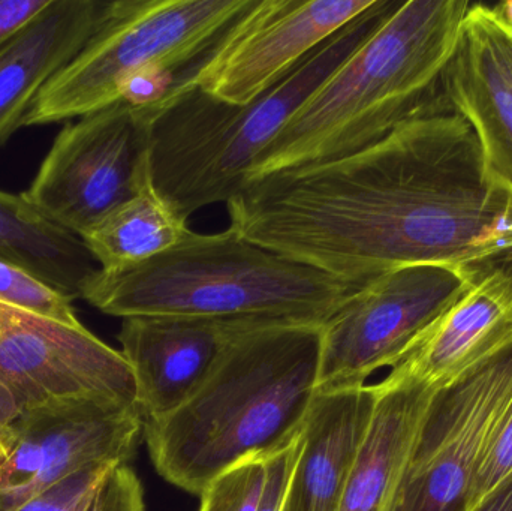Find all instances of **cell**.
<instances>
[{"label":"cell","mask_w":512,"mask_h":511,"mask_svg":"<svg viewBox=\"0 0 512 511\" xmlns=\"http://www.w3.org/2000/svg\"><path fill=\"white\" fill-rule=\"evenodd\" d=\"M363 285L245 239L233 228L201 234L120 272L96 269L80 299L111 317H198L324 326Z\"/></svg>","instance_id":"cell-4"},{"label":"cell","mask_w":512,"mask_h":511,"mask_svg":"<svg viewBox=\"0 0 512 511\" xmlns=\"http://www.w3.org/2000/svg\"><path fill=\"white\" fill-rule=\"evenodd\" d=\"M246 321L168 315L123 318L117 339L134 372L143 422L162 419L182 407Z\"/></svg>","instance_id":"cell-13"},{"label":"cell","mask_w":512,"mask_h":511,"mask_svg":"<svg viewBox=\"0 0 512 511\" xmlns=\"http://www.w3.org/2000/svg\"><path fill=\"white\" fill-rule=\"evenodd\" d=\"M512 474V404L481 458L465 511L477 507Z\"/></svg>","instance_id":"cell-24"},{"label":"cell","mask_w":512,"mask_h":511,"mask_svg":"<svg viewBox=\"0 0 512 511\" xmlns=\"http://www.w3.org/2000/svg\"><path fill=\"white\" fill-rule=\"evenodd\" d=\"M468 282H486L512 309V242L459 266Z\"/></svg>","instance_id":"cell-26"},{"label":"cell","mask_w":512,"mask_h":511,"mask_svg":"<svg viewBox=\"0 0 512 511\" xmlns=\"http://www.w3.org/2000/svg\"><path fill=\"white\" fill-rule=\"evenodd\" d=\"M53 0H0V45L26 29Z\"/></svg>","instance_id":"cell-27"},{"label":"cell","mask_w":512,"mask_h":511,"mask_svg":"<svg viewBox=\"0 0 512 511\" xmlns=\"http://www.w3.org/2000/svg\"><path fill=\"white\" fill-rule=\"evenodd\" d=\"M108 5L53 0L26 29L0 45V146L21 128L42 87L83 50Z\"/></svg>","instance_id":"cell-15"},{"label":"cell","mask_w":512,"mask_h":511,"mask_svg":"<svg viewBox=\"0 0 512 511\" xmlns=\"http://www.w3.org/2000/svg\"><path fill=\"white\" fill-rule=\"evenodd\" d=\"M468 0L397 2L378 29L295 111L246 183L361 152L442 93Z\"/></svg>","instance_id":"cell-3"},{"label":"cell","mask_w":512,"mask_h":511,"mask_svg":"<svg viewBox=\"0 0 512 511\" xmlns=\"http://www.w3.org/2000/svg\"><path fill=\"white\" fill-rule=\"evenodd\" d=\"M303 447V431L291 443L280 447L268 459L267 482L258 511L285 510L289 483Z\"/></svg>","instance_id":"cell-25"},{"label":"cell","mask_w":512,"mask_h":511,"mask_svg":"<svg viewBox=\"0 0 512 511\" xmlns=\"http://www.w3.org/2000/svg\"><path fill=\"white\" fill-rule=\"evenodd\" d=\"M375 2L256 0L219 39L194 83L228 104H251Z\"/></svg>","instance_id":"cell-11"},{"label":"cell","mask_w":512,"mask_h":511,"mask_svg":"<svg viewBox=\"0 0 512 511\" xmlns=\"http://www.w3.org/2000/svg\"><path fill=\"white\" fill-rule=\"evenodd\" d=\"M140 410L98 401L27 408L0 432V511H12L86 468L129 464L143 438Z\"/></svg>","instance_id":"cell-10"},{"label":"cell","mask_w":512,"mask_h":511,"mask_svg":"<svg viewBox=\"0 0 512 511\" xmlns=\"http://www.w3.org/2000/svg\"><path fill=\"white\" fill-rule=\"evenodd\" d=\"M468 288L448 264L399 267L366 282L322 326L318 393L364 386L396 366Z\"/></svg>","instance_id":"cell-8"},{"label":"cell","mask_w":512,"mask_h":511,"mask_svg":"<svg viewBox=\"0 0 512 511\" xmlns=\"http://www.w3.org/2000/svg\"><path fill=\"white\" fill-rule=\"evenodd\" d=\"M256 0H114L83 50L36 96L21 126L71 122L147 77L155 101L194 83L219 39Z\"/></svg>","instance_id":"cell-6"},{"label":"cell","mask_w":512,"mask_h":511,"mask_svg":"<svg viewBox=\"0 0 512 511\" xmlns=\"http://www.w3.org/2000/svg\"><path fill=\"white\" fill-rule=\"evenodd\" d=\"M442 93L477 134L487 173L512 198V86L490 39L483 3L469 9Z\"/></svg>","instance_id":"cell-17"},{"label":"cell","mask_w":512,"mask_h":511,"mask_svg":"<svg viewBox=\"0 0 512 511\" xmlns=\"http://www.w3.org/2000/svg\"><path fill=\"white\" fill-rule=\"evenodd\" d=\"M227 207L245 239L360 285L512 242V198L444 93L373 146L246 183Z\"/></svg>","instance_id":"cell-1"},{"label":"cell","mask_w":512,"mask_h":511,"mask_svg":"<svg viewBox=\"0 0 512 511\" xmlns=\"http://www.w3.org/2000/svg\"><path fill=\"white\" fill-rule=\"evenodd\" d=\"M475 511H512V474Z\"/></svg>","instance_id":"cell-30"},{"label":"cell","mask_w":512,"mask_h":511,"mask_svg":"<svg viewBox=\"0 0 512 511\" xmlns=\"http://www.w3.org/2000/svg\"><path fill=\"white\" fill-rule=\"evenodd\" d=\"M511 345V306L486 282H469L391 372L441 390Z\"/></svg>","instance_id":"cell-18"},{"label":"cell","mask_w":512,"mask_h":511,"mask_svg":"<svg viewBox=\"0 0 512 511\" xmlns=\"http://www.w3.org/2000/svg\"><path fill=\"white\" fill-rule=\"evenodd\" d=\"M188 231V222L165 203L150 182L99 219L80 239L99 269L120 272L173 248Z\"/></svg>","instance_id":"cell-20"},{"label":"cell","mask_w":512,"mask_h":511,"mask_svg":"<svg viewBox=\"0 0 512 511\" xmlns=\"http://www.w3.org/2000/svg\"><path fill=\"white\" fill-rule=\"evenodd\" d=\"M483 14L499 62H501L512 86V29L499 20L498 15L490 6L483 5Z\"/></svg>","instance_id":"cell-28"},{"label":"cell","mask_w":512,"mask_h":511,"mask_svg":"<svg viewBox=\"0 0 512 511\" xmlns=\"http://www.w3.org/2000/svg\"><path fill=\"white\" fill-rule=\"evenodd\" d=\"M512 404V345L436 393L391 511H465Z\"/></svg>","instance_id":"cell-9"},{"label":"cell","mask_w":512,"mask_h":511,"mask_svg":"<svg viewBox=\"0 0 512 511\" xmlns=\"http://www.w3.org/2000/svg\"><path fill=\"white\" fill-rule=\"evenodd\" d=\"M321 362V324L246 321L182 407L143 423L159 476L200 497L231 465L291 443L318 396Z\"/></svg>","instance_id":"cell-2"},{"label":"cell","mask_w":512,"mask_h":511,"mask_svg":"<svg viewBox=\"0 0 512 511\" xmlns=\"http://www.w3.org/2000/svg\"><path fill=\"white\" fill-rule=\"evenodd\" d=\"M396 5L376 0L251 104H228L191 83L144 105L152 114L150 174L156 192L186 222L204 207L230 203L295 111Z\"/></svg>","instance_id":"cell-5"},{"label":"cell","mask_w":512,"mask_h":511,"mask_svg":"<svg viewBox=\"0 0 512 511\" xmlns=\"http://www.w3.org/2000/svg\"><path fill=\"white\" fill-rule=\"evenodd\" d=\"M271 455L249 456L222 471L201 492L200 511H258Z\"/></svg>","instance_id":"cell-22"},{"label":"cell","mask_w":512,"mask_h":511,"mask_svg":"<svg viewBox=\"0 0 512 511\" xmlns=\"http://www.w3.org/2000/svg\"><path fill=\"white\" fill-rule=\"evenodd\" d=\"M375 404V384L318 393L304 423L283 511H340Z\"/></svg>","instance_id":"cell-16"},{"label":"cell","mask_w":512,"mask_h":511,"mask_svg":"<svg viewBox=\"0 0 512 511\" xmlns=\"http://www.w3.org/2000/svg\"><path fill=\"white\" fill-rule=\"evenodd\" d=\"M26 410V402L20 393L0 372V432L14 425Z\"/></svg>","instance_id":"cell-29"},{"label":"cell","mask_w":512,"mask_h":511,"mask_svg":"<svg viewBox=\"0 0 512 511\" xmlns=\"http://www.w3.org/2000/svg\"><path fill=\"white\" fill-rule=\"evenodd\" d=\"M352 462L340 511H391L439 389L390 372Z\"/></svg>","instance_id":"cell-14"},{"label":"cell","mask_w":512,"mask_h":511,"mask_svg":"<svg viewBox=\"0 0 512 511\" xmlns=\"http://www.w3.org/2000/svg\"><path fill=\"white\" fill-rule=\"evenodd\" d=\"M493 11H495V14L498 15V18L502 21V23L507 24V26L512 29V0L499 3L498 6L493 8Z\"/></svg>","instance_id":"cell-31"},{"label":"cell","mask_w":512,"mask_h":511,"mask_svg":"<svg viewBox=\"0 0 512 511\" xmlns=\"http://www.w3.org/2000/svg\"><path fill=\"white\" fill-rule=\"evenodd\" d=\"M0 258L32 273L69 299L98 267L83 240L33 209L23 195L0 191Z\"/></svg>","instance_id":"cell-19"},{"label":"cell","mask_w":512,"mask_h":511,"mask_svg":"<svg viewBox=\"0 0 512 511\" xmlns=\"http://www.w3.org/2000/svg\"><path fill=\"white\" fill-rule=\"evenodd\" d=\"M0 372L27 408L72 401L138 408L134 372L120 351L83 324L71 326L5 303H0Z\"/></svg>","instance_id":"cell-12"},{"label":"cell","mask_w":512,"mask_h":511,"mask_svg":"<svg viewBox=\"0 0 512 511\" xmlns=\"http://www.w3.org/2000/svg\"><path fill=\"white\" fill-rule=\"evenodd\" d=\"M78 119L56 135L21 195L47 221L80 237L152 182V114L117 101Z\"/></svg>","instance_id":"cell-7"},{"label":"cell","mask_w":512,"mask_h":511,"mask_svg":"<svg viewBox=\"0 0 512 511\" xmlns=\"http://www.w3.org/2000/svg\"><path fill=\"white\" fill-rule=\"evenodd\" d=\"M12 511H146V504L129 464H105L62 480Z\"/></svg>","instance_id":"cell-21"},{"label":"cell","mask_w":512,"mask_h":511,"mask_svg":"<svg viewBox=\"0 0 512 511\" xmlns=\"http://www.w3.org/2000/svg\"><path fill=\"white\" fill-rule=\"evenodd\" d=\"M72 302L74 300L63 296L32 273L0 258V303L71 326H81Z\"/></svg>","instance_id":"cell-23"}]
</instances>
